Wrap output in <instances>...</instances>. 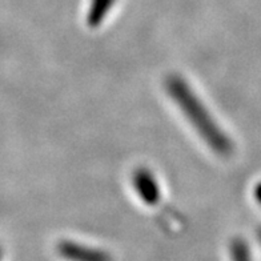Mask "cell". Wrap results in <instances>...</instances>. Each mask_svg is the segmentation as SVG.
Segmentation results:
<instances>
[{"label": "cell", "instance_id": "5b68a950", "mask_svg": "<svg viewBox=\"0 0 261 261\" xmlns=\"http://www.w3.org/2000/svg\"><path fill=\"white\" fill-rule=\"evenodd\" d=\"M230 260L232 261H252L249 245L243 239L237 237L230 243Z\"/></svg>", "mask_w": 261, "mask_h": 261}, {"label": "cell", "instance_id": "ba28073f", "mask_svg": "<svg viewBox=\"0 0 261 261\" xmlns=\"http://www.w3.org/2000/svg\"><path fill=\"white\" fill-rule=\"evenodd\" d=\"M0 257H2V251H0Z\"/></svg>", "mask_w": 261, "mask_h": 261}, {"label": "cell", "instance_id": "7a4b0ae2", "mask_svg": "<svg viewBox=\"0 0 261 261\" xmlns=\"http://www.w3.org/2000/svg\"><path fill=\"white\" fill-rule=\"evenodd\" d=\"M56 251L60 257L67 261H114L112 256L104 249L71 240L60 241L56 247Z\"/></svg>", "mask_w": 261, "mask_h": 261}, {"label": "cell", "instance_id": "52a82bcc", "mask_svg": "<svg viewBox=\"0 0 261 261\" xmlns=\"http://www.w3.org/2000/svg\"><path fill=\"white\" fill-rule=\"evenodd\" d=\"M257 236H258V240H260V243H261V228H260V229H258V232H257Z\"/></svg>", "mask_w": 261, "mask_h": 261}, {"label": "cell", "instance_id": "6da1fadb", "mask_svg": "<svg viewBox=\"0 0 261 261\" xmlns=\"http://www.w3.org/2000/svg\"><path fill=\"white\" fill-rule=\"evenodd\" d=\"M165 88L184 116L188 119L191 125L197 130L200 138L205 141L213 152L220 156H229L233 152L232 140L217 125L216 120L211 116L210 111L197 97L195 91L188 86L186 79H182L179 75L168 76L165 82Z\"/></svg>", "mask_w": 261, "mask_h": 261}, {"label": "cell", "instance_id": "8992f818", "mask_svg": "<svg viewBox=\"0 0 261 261\" xmlns=\"http://www.w3.org/2000/svg\"><path fill=\"white\" fill-rule=\"evenodd\" d=\"M253 195H254V199H256V201L261 204V182H258L257 186L254 187Z\"/></svg>", "mask_w": 261, "mask_h": 261}, {"label": "cell", "instance_id": "277c9868", "mask_svg": "<svg viewBox=\"0 0 261 261\" xmlns=\"http://www.w3.org/2000/svg\"><path fill=\"white\" fill-rule=\"evenodd\" d=\"M115 3L116 0H91L90 10L87 12V24L91 28L99 27Z\"/></svg>", "mask_w": 261, "mask_h": 261}, {"label": "cell", "instance_id": "3957f363", "mask_svg": "<svg viewBox=\"0 0 261 261\" xmlns=\"http://www.w3.org/2000/svg\"><path fill=\"white\" fill-rule=\"evenodd\" d=\"M132 184L143 203L158 205L162 200V191L155 175L147 168H138L132 175Z\"/></svg>", "mask_w": 261, "mask_h": 261}]
</instances>
